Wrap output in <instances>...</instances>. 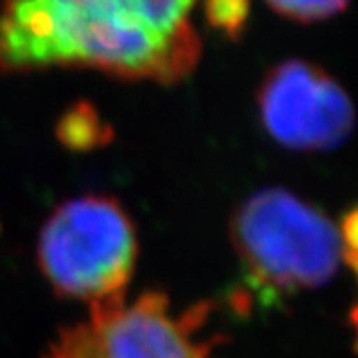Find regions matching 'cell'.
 I'll return each mask as SVG.
<instances>
[{
	"label": "cell",
	"instance_id": "6da1fadb",
	"mask_svg": "<svg viewBox=\"0 0 358 358\" xmlns=\"http://www.w3.org/2000/svg\"><path fill=\"white\" fill-rule=\"evenodd\" d=\"M195 0H4L0 70L94 68L124 80L173 84L189 76L201 40Z\"/></svg>",
	"mask_w": 358,
	"mask_h": 358
},
{
	"label": "cell",
	"instance_id": "7a4b0ae2",
	"mask_svg": "<svg viewBox=\"0 0 358 358\" xmlns=\"http://www.w3.org/2000/svg\"><path fill=\"white\" fill-rule=\"evenodd\" d=\"M229 235L251 289L265 303L327 285L345 255L333 221L282 187L247 197L231 217Z\"/></svg>",
	"mask_w": 358,
	"mask_h": 358
},
{
	"label": "cell",
	"instance_id": "3957f363",
	"mask_svg": "<svg viewBox=\"0 0 358 358\" xmlns=\"http://www.w3.org/2000/svg\"><path fill=\"white\" fill-rule=\"evenodd\" d=\"M36 259L52 291L64 299L88 307L124 299L138 261L136 225L112 197H74L46 219Z\"/></svg>",
	"mask_w": 358,
	"mask_h": 358
},
{
	"label": "cell",
	"instance_id": "277c9868",
	"mask_svg": "<svg viewBox=\"0 0 358 358\" xmlns=\"http://www.w3.org/2000/svg\"><path fill=\"white\" fill-rule=\"evenodd\" d=\"M211 305L176 308L162 291L90 307L88 317L66 327L44 358H213L207 327Z\"/></svg>",
	"mask_w": 358,
	"mask_h": 358
},
{
	"label": "cell",
	"instance_id": "5b68a950",
	"mask_svg": "<svg viewBox=\"0 0 358 358\" xmlns=\"http://www.w3.org/2000/svg\"><path fill=\"white\" fill-rule=\"evenodd\" d=\"M267 134L294 152H329L355 129V106L345 88L307 60H287L268 72L259 94Z\"/></svg>",
	"mask_w": 358,
	"mask_h": 358
},
{
	"label": "cell",
	"instance_id": "8992f818",
	"mask_svg": "<svg viewBox=\"0 0 358 358\" xmlns=\"http://www.w3.org/2000/svg\"><path fill=\"white\" fill-rule=\"evenodd\" d=\"M56 136L72 152H92L112 140V126L88 102L70 106L56 126Z\"/></svg>",
	"mask_w": 358,
	"mask_h": 358
},
{
	"label": "cell",
	"instance_id": "52a82bcc",
	"mask_svg": "<svg viewBox=\"0 0 358 358\" xmlns=\"http://www.w3.org/2000/svg\"><path fill=\"white\" fill-rule=\"evenodd\" d=\"M251 0H205L207 24L229 40H239L249 18Z\"/></svg>",
	"mask_w": 358,
	"mask_h": 358
},
{
	"label": "cell",
	"instance_id": "ba28073f",
	"mask_svg": "<svg viewBox=\"0 0 358 358\" xmlns=\"http://www.w3.org/2000/svg\"><path fill=\"white\" fill-rule=\"evenodd\" d=\"M268 6L299 22H315L341 13L348 0H267Z\"/></svg>",
	"mask_w": 358,
	"mask_h": 358
},
{
	"label": "cell",
	"instance_id": "9c48e42d",
	"mask_svg": "<svg viewBox=\"0 0 358 358\" xmlns=\"http://www.w3.org/2000/svg\"><path fill=\"white\" fill-rule=\"evenodd\" d=\"M338 231H341L345 255L358 257V207L346 215L345 221H343V227Z\"/></svg>",
	"mask_w": 358,
	"mask_h": 358
},
{
	"label": "cell",
	"instance_id": "30bf717a",
	"mask_svg": "<svg viewBox=\"0 0 358 358\" xmlns=\"http://www.w3.org/2000/svg\"><path fill=\"white\" fill-rule=\"evenodd\" d=\"M343 261L355 268V273H357V277H358V257L343 255ZM350 322H352V327H355V334H357V348H358V305L350 310Z\"/></svg>",
	"mask_w": 358,
	"mask_h": 358
}]
</instances>
